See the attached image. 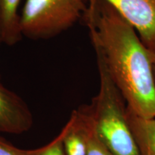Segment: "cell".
I'll return each instance as SVG.
<instances>
[{"label": "cell", "mask_w": 155, "mask_h": 155, "mask_svg": "<svg viewBox=\"0 0 155 155\" xmlns=\"http://www.w3.org/2000/svg\"><path fill=\"white\" fill-rule=\"evenodd\" d=\"M81 19L127 107L140 117L155 118L152 53L134 27L106 0H88Z\"/></svg>", "instance_id": "obj_1"}, {"label": "cell", "mask_w": 155, "mask_h": 155, "mask_svg": "<svg viewBox=\"0 0 155 155\" xmlns=\"http://www.w3.org/2000/svg\"><path fill=\"white\" fill-rule=\"evenodd\" d=\"M100 89L89 104L97 131L114 155H141L127 120V103L114 83L104 60L96 53Z\"/></svg>", "instance_id": "obj_2"}, {"label": "cell", "mask_w": 155, "mask_h": 155, "mask_svg": "<svg viewBox=\"0 0 155 155\" xmlns=\"http://www.w3.org/2000/svg\"><path fill=\"white\" fill-rule=\"evenodd\" d=\"M88 0H26L19 13L22 37L48 40L82 19Z\"/></svg>", "instance_id": "obj_3"}, {"label": "cell", "mask_w": 155, "mask_h": 155, "mask_svg": "<svg viewBox=\"0 0 155 155\" xmlns=\"http://www.w3.org/2000/svg\"><path fill=\"white\" fill-rule=\"evenodd\" d=\"M138 32L149 50L155 49V0H106Z\"/></svg>", "instance_id": "obj_4"}, {"label": "cell", "mask_w": 155, "mask_h": 155, "mask_svg": "<svg viewBox=\"0 0 155 155\" xmlns=\"http://www.w3.org/2000/svg\"><path fill=\"white\" fill-rule=\"evenodd\" d=\"M33 117L25 102L0 80V131L19 134L28 131Z\"/></svg>", "instance_id": "obj_5"}, {"label": "cell", "mask_w": 155, "mask_h": 155, "mask_svg": "<svg viewBox=\"0 0 155 155\" xmlns=\"http://www.w3.org/2000/svg\"><path fill=\"white\" fill-rule=\"evenodd\" d=\"M127 120L141 155H155V118L145 119L127 106Z\"/></svg>", "instance_id": "obj_6"}, {"label": "cell", "mask_w": 155, "mask_h": 155, "mask_svg": "<svg viewBox=\"0 0 155 155\" xmlns=\"http://www.w3.org/2000/svg\"><path fill=\"white\" fill-rule=\"evenodd\" d=\"M63 131V146L65 155H87V136L82 118L75 110Z\"/></svg>", "instance_id": "obj_7"}, {"label": "cell", "mask_w": 155, "mask_h": 155, "mask_svg": "<svg viewBox=\"0 0 155 155\" xmlns=\"http://www.w3.org/2000/svg\"><path fill=\"white\" fill-rule=\"evenodd\" d=\"M22 0H0V22L3 43L13 46L22 38L19 28V7Z\"/></svg>", "instance_id": "obj_8"}, {"label": "cell", "mask_w": 155, "mask_h": 155, "mask_svg": "<svg viewBox=\"0 0 155 155\" xmlns=\"http://www.w3.org/2000/svg\"><path fill=\"white\" fill-rule=\"evenodd\" d=\"M78 111L86 129L88 144L87 155H114L100 138L88 105L81 106L78 108Z\"/></svg>", "instance_id": "obj_9"}, {"label": "cell", "mask_w": 155, "mask_h": 155, "mask_svg": "<svg viewBox=\"0 0 155 155\" xmlns=\"http://www.w3.org/2000/svg\"><path fill=\"white\" fill-rule=\"evenodd\" d=\"M64 133L62 130L49 144L36 149L26 150V155H65L63 146Z\"/></svg>", "instance_id": "obj_10"}, {"label": "cell", "mask_w": 155, "mask_h": 155, "mask_svg": "<svg viewBox=\"0 0 155 155\" xmlns=\"http://www.w3.org/2000/svg\"><path fill=\"white\" fill-rule=\"evenodd\" d=\"M0 155H26V150L17 148L0 137Z\"/></svg>", "instance_id": "obj_11"}, {"label": "cell", "mask_w": 155, "mask_h": 155, "mask_svg": "<svg viewBox=\"0 0 155 155\" xmlns=\"http://www.w3.org/2000/svg\"><path fill=\"white\" fill-rule=\"evenodd\" d=\"M151 51V50H150ZM152 74H153V78H154V85H155V49L152 51Z\"/></svg>", "instance_id": "obj_12"}, {"label": "cell", "mask_w": 155, "mask_h": 155, "mask_svg": "<svg viewBox=\"0 0 155 155\" xmlns=\"http://www.w3.org/2000/svg\"><path fill=\"white\" fill-rule=\"evenodd\" d=\"M2 43H3V36H2V30L1 22H0V45H1ZM0 80H1V78H0Z\"/></svg>", "instance_id": "obj_13"}]
</instances>
